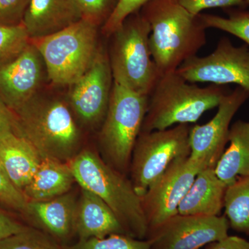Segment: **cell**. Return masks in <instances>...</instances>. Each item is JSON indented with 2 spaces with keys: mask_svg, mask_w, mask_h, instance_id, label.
<instances>
[{
  "mask_svg": "<svg viewBox=\"0 0 249 249\" xmlns=\"http://www.w3.org/2000/svg\"><path fill=\"white\" fill-rule=\"evenodd\" d=\"M140 12L151 28L149 43L160 76L176 71L206 45L200 14L188 12L178 0H149Z\"/></svg>",
  "mask_w": 249,
  "mask_h": 249,
  "instance_id": "1",
  "label": "cell"
},
{
  "mask_svg": "<svg viewBox=\"0 0 249 249\" xmlns=\"http://www.w3.org/2000/svg\"><path fill=\"white\" fill-rule=\"evenodd\" d=\"M13 112L16 134L27 139L42 159L68 163L78 155L81 134L68 103L38 93Z\"/></svg>",
  "mask_w": 249,
  "mask_h": 249,
  "instance_id": "2",
  "label": "cell"
},
{
  "mask_svg": "<svg viewBox=\"0 0 249 249\" xmlns=\"http://www.w3.org/2000/svg\"><path fill=\"white\" fill-rule=\"evenodd\" d=\"M230 91L224 85L198 86L187 81L177 71L162 75L148 94L142 132L194 124L206 111L217 107Z\"/></svg>",
  "mask_w": 249,
  "mask_h": 249,
  "instance_id": "3",
  "label": "cell"
},
{
  "mask_svg": "<svg viewBox=\"0 0 249 249\" xmlns=\"http://www.w3.org/2000/svg\"><path fill=\"white\" fill-rule=\"evenodd\" d=\"M76 182L109 206L129 235L146 239L148 225L141 196L130 179L108 164L96 152H78L68 162Z\"/></svg>",
  "mask_w": 249,
  "mask_h": 249,
  "instance_id": "4",
  "label": "cell"
},
{
  "mask_svg": "<svg viewBox=\"0 0 249 249\" xmlns=\"http://www.w3.org/2000/svg\"><path fill=\"white\" fill-rule=\"evenodd\" d=\"M150 33L140 11L134 13L109 36L107 51L114 83L147 96L160 77L150 51Z\"/></svg>",
  "mask_w": 249,
  "mask_h": 249,
  "instance_id": "5",
  "label": "cell"
},
{
  "mask_svg": "<svg viewBox=\"0 0 249 249\" xmlns=\"http://www.w3.org/2000/svg\"><path fill=\"white\" fill-rule=\"evenodd\" d=\"M98 27L83 18L52 35L31 40L42 56L52 84L70 86L89 68L100 49Z\"/></svg>",
  "mask_w": 249,
  "mask_h": 249,
  "instance_id": "6",
  "label": "cell"
},
{
  "mask_svg": "<svg viewBox=\"0 0 249 249\" xmlns=\"http://www.w3.org/2000/svg\"><path fill=\"white\" fill-rule=\"evenodd\" d=\"M148 96L114 83L106 117L101 124L99 143L104 160L126 175L135 142L142 132Z\"/></svg>",
  "mask_w": 249,
  "mask_h": 249,
  "instance_id": "7",
  "label": "cell"
},
{
  "mask_svg": "<svg viewBox=\"0 0 249 249\" xmlns=\"http://www.w3.org/2000/svg\"><path fill=\"white\" fill-rule=\"evenodd\" d=\"M190 124L141 132L134 145L129 175L131 182L142 196L178 158L189 156Z\"/></svg>",
  "mask_w": 249,
  "mask_h": 249,
  "instance_id": "8",
  "label": "cell"
},
{
  "mask_svg": "<svg viewBox=\"0 0 249 249\" xmlns=\"http://www.w3.org/2000/svg\"><path fill=\"white\" fill-rule=\"evenodd\" d=\"M207 166L204 160L190 155L179 157L141 196L148 231L178 214V206L196 175Z\"/></svg>",
  "mask_w": 249,
  "mask_h": 249,
  "instance_id": "9",
  "label": "cell"
},
{
  "mask_svg": "<svg viewBox=\"0 0 249 249\" xmlns=\"http://www.w3.org/2000/svg\"><path fill=\"white\" fill-rule=\"evenodd\" d=\"M176 71L189 83L235 84L249 91V47H237L228 37H221L212 53L192 57Z\"/></svg>",
  "mask_w": 249,
  "mask_h": 249,
  "instance_id": "10",
  "label": "cell"
},
{
  "mask_svg": "<svg viewBox=\"0 0 249 249\" xmlns=\"http://www.w3.org/2000/svg\"><path fill=\"white\" fill-rule=\"evenodd\" d=\"M230 229L225 215L175 214L149 231L151 249H200L222 240Z\"/></svg>",
  "mask_w": 249,
  "mask_h": 249,
  "instance_id": "11",
  "label": "cell"
},
{
  "mask_svg": "<svg viewBox=\"0 0 249 249\" xmlns=\"http://www.w3.org/2000/svg\"><path fill=\"white\" fill-rule=\"evenodd\" d=\"M113 84L107 51L100 47L89 68L79 79L69 86V106L82 123L87 125L102 124Z\"/></svg>",
  "mask_w": 249,
  "mask_h": 249,
  "instance_id": "12",
  "label": "cell"
},
{
  "mask_svg": "<svg viewBox=\"0 0 249 249\" xmlns=\"http://www.w3.org/2000/svg\"><path fill=\"white\" fill-rule=\"evenodd\" d=\"M249 98V91L240 87L222 98L213 117L204 124L191 126L189 143L192 159L206 161L215 168L228 143L229 130L236 113Z\"/></svg>",
  "mask_w": 249,
  "mask_h": 249,
  "instance_id": "13",
  "label": "cell"
},
{
  "mask_svg": "<svg viewBox=\"0 0 249 249\" xmlns=\"http://www.w3.org/2000/svg\"><path fill=\"white\" fill-rule=\"evenodd\" d=\"M45 73L42 56L31 41L17 57L0 65V96L16 110L39 93Z\"/></svg>",
  "mask_w": 249,
  "mask_h": 249,
  "instance_id": "14",
  "label": "cell"
},
{
  "mask_svg": "<svg viewBox=\"0 0 249 249\" xmlns=\"http://www.w3.org/2000/svg\"><path fill=\"white\" fill-rule=\"evenodd\" d=\"M83 18L76 0H31L23 18L31 40L63 30Z\"/></svg>",
  "mask_w": 249,
  "mask_h": 249,
  "instance_id": "15",
  "label": "cell"
},
{
  "mask_svg": "<svg viewBox=\"0 0 249 249\" xmlns=\"http://www.w3.org/2000/svg\"><path fill=\"white\" fill-rule=\"evenodd\" d=\"M77 199L71 192L45 201H28L26 214L38 230L65 242L74 232Z\"/></svg>",
  "mask_w": 249,
  "mask_h": 249,
  "instance_id": "16",
  "label": "cell"
},
{
  "mask_svg": "<svg viewBox=\"0 0 249 249\" xmlns=\"http://www.w3.org/2000/svg\"><path fill=\"white\" fill-rule=\"evenodd\" d=\"M74 232L79 240L114 234L129 235L112 210L94 193L83 188L77 199Z\"/></svg>",
  "mask_w": 249,
  "mask_h": 249,
  "instance_id": "17",
  "label": "cell"
},
{
  "mask_svg": "<svg viewBox=\"0 0 249 249\" xmlns=\"http://www.w3.org/2000/svg\"><path fill=\"white\" fill-rule=\"evenodd\" d=\"M227 186L207 166L196 175L178 206V213L186 215L218 216L224 209Z\"/></svg>",
  "mask_w": 249,
  "mask_h": 249,
  "instance_id": "18",
  "label": "cell"
},
{
  "mask_svg": "<svg viewBox=\"0 0 249 249\" xmlns=\"http://www.w3.org/2000/svg\"><path fill=\"white\" fill-rule=\"evenodd\" d=\"M42 160L24 137L12 134L0 140V166L22 191L30 183Z\"/></svg>",
  "mask_w": 249,
  "mask_h": 249,
  "instance_id": "19",
  "label": "cell"
},
{
  "mask_svg": "<svg viewBox=\"0 0 249 249\" xmlns=\"http://www.w3.org/2000/svg\"><path fill=\"white\" fill-rule=\"evenodd\" d=\"M76 182L68 163L42 159L35 175L23 193L28 201H45L70 192Z\"/></svg>",
  "mask_w": 249,
  "mask_h": 249,
  "instance_id": "20",
  "label": "cell"
},
{
  "mask_svg": "<svg viewBox=\"0 0 249 249\" xmlns=\"http://www.w3.org/2000/svg\"><path fill=\"white\" fill-rule=\"evenodd\" d=\"M225 149L215 165V173L227 186L237 178L249 176V119L231 124Z\"/></svg>",
  "mask_w": 249,
  "mask_h": 249,
  "instance_id": "21",
  "label": "cell"
},
{
  "mask_svg": "<svg viewBox=\"0 0 249 249\" xmlns=\"http://www.w3.org/2000/svg\"><path fill=\"white\" fill-rule=\"evenodd\" d=\"M224 209L231 229L249 235V176L237 178L227 186Z\"/></svg>",
  "mask_w": 249,
  "mask_h": 249,
  "instance_id": "22",
  "label": "cell"
},
{
  "mask_svg": "<svg viewBox=\"0 0 249 249\" xmlns=\"http://www.w3.org/2000/svg\"><path fill=\"white\" fill-rule=\"evenodd\" d=\"M227 17L217 15L200 14L206 29H214L238 37L249 47V10L247 8L224 9Z\"/></svg>",
  "mask_w": 249,
  "mask_h": 249,
  "instance_id": "23",
  "label": "cell"
},
{
  "mask_svg": "<svg viewBox=\"0 0 249 249\" xmlns=\"http://www.w3.org/2000/svg\"><path fill=\"white\" fill-rule=\"evenodd\" d=\"M31 41L22 24H0V65L17 57L29 45Z\"/></svg>",
  "mask_w": 249,
  "mask_h": 249,
  "instance_id": "24",
  "label": "cell"
},
{
  "mask_svg": "<svg viewBox=\"0 0 249 249\" xmlns=\"http://www.w3.org/2000/svg\"><path fill=\"white\" fill-rule=\"evenodd\" d=\"M64 249H151L150 242L132 236L114 234L103 238L78 240L75 245L63 246Z\"/></svg>",
  "mask_w": 249,
  "mask_h": 249,
  "instance_id": "25",
  "label": "cell"
},
{
  "mask_svg": "<svg viewBox=\"0 0 249 249\" xmlns=\"http://www.w3.org/2000/svg\"><path fill=\"white\" fill-rule=\"evenodd\" d=\"M0 249H64L56 240L38 229L26 227L0 242Z\"/></svg>",
  "mask_w": 249,
  "mask_h": 249,
  "instance_id": "26",
  "label": "cell"
},
{
  "mask_svg": "<svg viewBox=\"0 0 249 249\" xmlns=\"http://www.w3.org/2000/svg\"><path fill=\"white\" fill-rule=\"evenodd\" d=\"M83 18L90 19L98 26L107 22L115 10L119 0H76Z\"/></svg>",
  "mask_w": 249,
  "mask_h": 249,
  "instance_id": "27",
  "label": "cell"
},
{
  "mask_svg": "<svg viewBox=\"0 0 249 249\" xmlns=\"http://www.w3.org/2000/svg\"><path fill=\"white\" fill-rule=\"evenodd\" d=\"M149 0H119L115 10L107 22L103 24L102 31L109 36L121 27L124 19L130 15L138 12Z\"/></svg>",
  "mask_w": 249,
  "mask_h": 249,
  "instance_id": "28",
  "label": "cell"
},
{
  "mask_svg": "<svg viewBox=\"0 0 249 249\" xmlns=\"http://www.w3.org/2000/svg\"><path fill=\"white\" fill-rule=\"evenodd\" d=\"M0 203L24 213L28 199L23 191L15 186L0 166Z\"/></svg>",
  "mask_w": 249,
  "mask_h": 249,
  "instance_id": "29",
  "label": "cell"
},
{
  "mask_svg": "<svg viewBox=\"0 0 249 249\" xmlns=\"http://www.w3.org/2000/svg\"><path fill=\"white\" fill-rule=\"evenodd\" d=\"M31 0H0V24L18 25L23 18Z\"/></svg>",
  "mask_w": 249,
  "mask_h": 249,
  "instance_id": "30",
  "label": "cell"
},
{
  "mask_svg": "<svg viewBox=\"0 0 249 249\" xmlns=\"http://www.w3.org/2000/svg\"><path fill=\"white\" fill-rule=\"evenodd\" d=\"M179 4L193 15L201 14L204 10L222 8H247L245 0H178Z\"/></svg>",
  "mask_w": 249,
  "mask_h": 249,
  "instance_id": "31",
  "label": "cell"
},
{
  "mask_svg": "<svg viewBox=\"0 0 249 249\" xmlns=\"http://www.w3.org/2000/svg\"><path fill=\"white\" fill-rule=\"evenodd\" d=\"M12 134H16L14 114L0 96V140Z\"/></svg>",
  "mask_w": 249,
  "mask_h": 249,
  "instance_id": "32",
  "label": "cell"
},
{
  "mask_svg": "<svg viewBox=\"0 0 249 249\" xmlns=\"http://www.w3.org/2000/svg\"><path fill=\"white\" fill-rule=\"evenodd\" d=\"M25 227L0 211V242L24 230Z\"/></svg>",
  "mask_w": 249,
  "mask_h": 249,
  "instance_id": "33",
  "label": "cell"
},
{
  "mask_svg": "<svg viewBox=\"0 0 249 249\" xmlns=\"http://www.w3.org/2000/svg\"><path fill=\"white\" fill-rule=\"evenodd\" d=\"M204 249H249V241L239 236L228 235L206 245Z\"/></svg>",
  "mask_w": 249,
  "mask_h": 249,
  "instance_id": "34",
  "label": "cell"
},
{
  "mask_svg": "<svg viewBox=\"0 0 249 249\" xmlns=\"http://www.w3.org/2000/svg\"><path fill=\"white\" fill-rule=\"evenodd\" d=\"M245 1L247 6H249V0H245Z\"/></svg>",
  "mask_w": 249,
  "mask_h": 249,
  "instance_id": "35",
  "label": "cell"
}]
</instances>
